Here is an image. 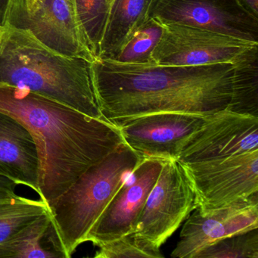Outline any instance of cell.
Wrapping results in <instances>:
<instances>
[{
  "label": "cell",
  "instance_id": "603a6c76",
  "mask_svg": "<svg viewBox=\"0 0 258 258\" xmlns=\"http://www.w3.org/2000/svg\"><path fill=\"white\" fill-rule=\"evenodd\" d=\"M16 187L13 181L0 176V198L16 195Z\"/></svg>",
  "mask_w": 258,
  "mask_h": 258
},
{
  "label": "cell",
  "instance_id": "9c48e42d",
  "mask_svg": "<svg viewBox=\"0 0 258 258\" xmlns=\"http://www.w3.org/2000/svg\"><path fill=\"white\" fill-rule=\"evenodd\" d=\"M208 117L182 112L152 113L120 120L114 125L123 142L143 159L167 161L177 159L185 142Z\"/></svg>",
  "mask_w": 258,
  "mask_h": 258
},
{
  "label": "cell",
  "instance_id": "ffe728a7",
  "mask_svg": "<svg viewBox=\"0 0 258 258\" xmlns=\"http://www.w3.org/2000/svg\"><path fill=\"white\" fill-rule=\"evenodd\" d=\"M96 258H163L160 247L134 232L98 246Z\"/></svg>",
  "mask_w": 258,
  "mask_h": 258
},
{
  "label": "cell",
  "instance_id": "9a60e30c",
  "mask_svg": "<svg viewBox=\"0 0 258 258\" xmlns=\"http://www.w3.org/2000/svg\"><path fill=\"white\" fill-rule=\"evenodd\" d=\"M155 0H114L98 58H112L150 18Z\"/></svg>",
  "mask_w": 258,
  "mask_h": 258
},
{
  "label": "cell",
  "instance_id": "52a82bcc",
  "mask_svg": "<svg viewBox=\"0 0 258 258\" xmlns=\"http://www.w3.org/2000/svg\"><path fill=\"white\" fill-rule=\"evenodd\" d=\"M196 208L194 190L182 164L164 161L134 233L161 247Z\"/></svg>",
  "mask_w": 258,
  "mask_h": 258
},
{
  "label": "cell",
  "instance_id": "44dd1931",
  "mask_svg": "<svg viewBox=\"0 0 258 258\" xmlns=\"http://www.w3.org/2000/svg\"><path fill=\"white\" fill-rule=\"evenodd\" d=\"M114 1L76 0L78 16L97 57Z\"/></svg>",
  "mask_w": 258,
  "mask_h": 258
},
{
  "label": "cell",
  "instance_id": "2e32d148",
  "mask_svg": "<svg viewBox=\"0 0 258 258\" xmlns=\"http://www.w3.org/2000/svg\"><path fill=\"white\" fill-rule=\"evenodd\" d=\"M51 226L49 214H43L22 228L11 238L0 244V258L62 257L55 250L46 248L42 240Z\"/></svg>",
  "mask_w": 258,
  "mask_h": 258
},
{
  "label": "cell",
  "instance_id": "8fae6325",
  "mask_svg": "<svg viewBox=\"0 0 258 258\" xmlns=\"http://www.w3.org/2000/svg\"><path fill=\"white\" fill-rule=\"evenodd\" d=\"M164 160L144 159L124 181L89 232L87 241L99 246L134 232Z\"/></svg>",
  "mask_w": 258,
  "mask_h": 258
},
{
  "label": "cell",
  "instance_id": "6da1fadb",
  "mask_svg": "<svg viewBox=\"0 0 258 258\" xmlns=\"http://www.w3.org/2000/svg\"><path fill=\"white\" fill-rule=\"evenodd\" d=\"M90 70L101 114L112 124L158 112L258 114L257 61L158 66L98 58Z\"/></svg>",
  "mask_w": 258,
  "mask_h": 258
},
{
  "label": "cell",
  "instance_id": "8992f818",
  "mask_svg": "<svg viewBox=\"0 0 258 258\" xmlns=\"http://www.w3.org/2000/svg\"><path fill=\"white\" fill-rule=\"evenodd\" d=\"M181 164L194 190L196 208L201 212L219 209L258 193V149Z\"/></svg>",
  "mask_w": 258,
  "mask_h": 258
},
{
  "label": "cell",
  "instance_id": "d6986e66",
  "mask_svg": "<svg viewBox=\"0 0 258 258\" xmlns=\"http://www.w3.org/2000/svg\"><path fill=\"white\" fill-rule=\"evenodd\" d=\"M194 258H258V228L215 241Z\"/></svg>",
  "mask_w": 258,
  "mask_h": 258
},
{
  "label": "cell",
  "instance_id": "e0dca14e",
  "mask_svg": "<svg viewBox=\"0 0 258 258\" xmlns=\"http://www.w3.org/2000/svg\"><path fill=\"white\" fill-rule=\"evenodd\" d=\"M48 211L49 207L41 199L33 200L16 194L0 198V244Z\"/></svg>",
  "mask_w": 258,
  "mask_h": 258
},
{
  "label": "cell",
  "instance_id": "7402d4cb",
  "mask_svg": "<svg viewBox=\"0 0 258 258\" xmlns=\"http://www.w3.org/2000/svg\"><path fill=\"white\" fill-rule=\"evenodd\" d=\"M45 0H10L6 14V23L23 28L44 4Z\"/></svg>",
  "mask_w": 258,
  "mask_h": 258
},
{
  "label": "cell",
  "instance_id": "7a4b0ae2",
  "mask_svg": "<svg viewBox=\"0 0 258 258\" xmlns=\"http://www.w3.org/2000/svg\"><path fill=\"white\" fill-rule=\"evenodd\" d=\"M0 111L33 136L40 159L38 191L48 207L78 177L123 143L115 125L27 89L0 84Z\"/></svg>",
  "mask_w": 258,
  "mask_h": 258
},
{
  "label": "cell",
  "instance_id": "d4e9b609",
  "mask_svg": "<svg viewBox=\"0 0 258 258\" xmlns=\"http://www.w3.org/2000/svg\"><path fill=\"white\" fill-rule=\"evenodd\" d=\"M155 1L156 0H155L154 3ZM243 1L250 7V10L254 13V14L258 16V0H243Z\"/></svg>",
  "mask_w": 258,
  "mask_h": 258
},
{
  "label": "cell",
  "instance_id": "30bf717a",
  "mask_svg": "<svg viewBox=\"0 0 258 258\" xmlns=\"http://www.w3.org/2000/svg\"><path fill=\"white\" fill-rule=\"evenodd\" d=\"M258 149V117L225 109L211 114L185 142L181 164L219 159Z\"/></svg>",
  "mask_w": 258,
  "mask_h": 258
},
{
  "label": "cell",
  "instance_id": "ac0fdd59",
  "mask_svg": "<svg viewBox=\"0 0 258 258\" xmlns=\"http://www.w3.org/2000/svg\"><path fill=\"white\" fill-rule=\"evenodd\" d=\"M161 34V22L156 18L150 17L110 59L122 63L152 64V53Z\"/></svg>",
  "mask_w": 258,
  "mask_h": 258
},
{
  "label": "cell",
  "instance_id": "ba28073f",
  "mask_svg": "<svg viewBox=\"0 0 258 258\" xmlns=\"http://www.w3.org/2000/svg\"><path fill=\"white\" fill-rule=\"evenodd\" d=\"M150 17L258 42V16L243 0H156Z\"/></svg>",
  "mask_w": 258,
  "mask_h": 258
},
{
  "label": "cell",
  "instance_id": "5bb4252c",
  "mask_svg": "<svg viewBox=\"0 0 258 258\" xmlns=\"http://www.w3.org/2000/svg\"><path fill=\"white\" fill-rule=\"evenodd\" d=\"M40 159L33 136L20 120L0 111V176L38 191Z\"/></svg>",
  "mask_w": 258,
  "mask_h": 258
},
{
  "label": "cell",
  "instance_id": "5b68a950",
  "mask_svg": "<svg viewBox=\"0 0 258 258\" xmlns=\"http://www.w3.org/2000/svg\"><path fill=\"white\" fill-rule=\"evenodd\" d=\"M159 21L162 34L152 53V64L198 66L257 61L258 42L183 24Z\"/></svg>",
  "mask_w": 258,
  "mask_h": 258
},
{
  "label": "cell",
  "instance_id": "7c38bea8",
  "mask_svg": "<svg viewBox=\"0 0 258 258\" xmlns=\"http://www.w3.org/2000/svg\"><path fill=\"white\" fill-rule=\"evenodd\" d=\"M258 228V193L209 212L198 208L185 219L174 258H194L207 246L226 237Z\"/></svg>",
  "mask_w": 258,
  "mask_h": 258
},
{
  "label": "cell",
  "instance_id": "cb8c5ba5",
  "mask_svg": "<svg viewBox=\"0 0 258 258\" xmlns=\"http://www.w3.org/2000/svg\"><path fill=\"white\" fill-rule=\"evenodd\" d=\"M10 0H0V22L4 25L5 23L6 14Z\"/></svg>",
  "mask_w": 258,
  "mask_h": 258
},
{
  "label": "cell",
  "instance_id": "4fadbf2b",
  "mask_svg": "<svg viewBox=\"0 0 258 258\" xmlns=\"http://www.w3.org/2000/svg\"><path fill=\"white\" fill-rule=\"evenodd\" d=\"M22 28L58 53L90 63L98 58L78 16L76 0H45Z\"/></svg>",
  "mask_w": 258,
  "mask_h": 258
},
{
  "label": "cell",
  "instance_id": "484cf974",
  "mask_svg": "<svg viewBox=\"0 0 258 258\" xmlns=\"http://www.w3.org/2000/svg\"><path fill=\"white\" fill-rule=\"evenodd\" d=\"M3 32H4V25H3L1 22H0V40H1V38H2Z\"/></svg>",
  "mask_w": 258,
  "mask_h": 258
},
{
  "label": "cell",
  "instance_id": "3957f363",
  "mask_svg": "<svg viewBox=\"0 0 258 258\" xmlns=\"http://www.w3.org/2000/svg\"><path fill=\"white\" fill-rule=\"evenodd\" d=\"M91 63L52 50L29 30L9 23L0 40V84L27 89L102 118L92 83Z\"/></svg>",
  "mask_w": 258,
  "mask_h": 258
},
{
  "label": "cell",
  "instance_id": "277c9868",
  "mask_svg": "<svg viewBox=\"0 0 258 258\" xmlns=\"http://www.w3.org/2000/svg\"><path fill=\"white\" fill-rule=\"evenodd\" d=\"M143 158L123 142L87 169L49 207L54 250L69 258Z\"/></svg>",
  "mask_w": 258,
  "mask_h": 258
}]
</instances>
